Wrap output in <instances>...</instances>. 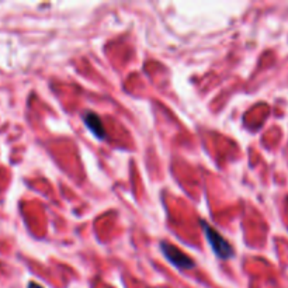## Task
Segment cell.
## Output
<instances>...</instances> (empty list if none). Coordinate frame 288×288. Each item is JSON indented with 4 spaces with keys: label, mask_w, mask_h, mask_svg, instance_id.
<instances>
[{
    "label": "cell",
    "mask_w": 288,
    "mask_h": 288,
    "mask_svg": "<svg viewBox=\"0 0 288 288\" xmlns=\"http://www.w3.org/2000/svg\"><path fill=\"white\" fill-rule=\"evenodd\" d=\"M200 223H201V227H203L205 238L208 240L211 249H212V252L215 253L216 258L221 259V260H228V259L232 258L235 252L228 240L225 239L222 235L219 234L215 228H212L211 225H208V223L203 221V219L200 221Z\"/></svg>",
    "instance_id": "obj_1"
},
{
    "label": "cell",
    "mask_w": 288,
    "mask_h": 288,
    "mask_svg": "<svg viewBox=\"0 0 288 288\" xmlns=\"http://www.w3.org/2000/svg\"><path fill=\"white\" fill-rule=\"evenodd\" d=\"M161 250H162L163 256L168 259L174 267H177L180 270H190L196 266L191 258H188L183 250L169 242H161Z\"/></svg>",
    "instance_id": "obj_2"
},
{
    "label": "cell",
    "mask_w": 288,
    "mask_h": 288,
    "mask_svg": "<svg viewBox=\"0 0 288 288\" xmlns=\"http://www.w3.org/2000/svg\"><path fill=\"white\" fill-rule=\"evenodd\" d=\"M83 120L86 126L90 130L91 134H93L96 138L99 139L106 138V128L103 125V122L99 115L94 114V113H91V111H87V113H84Z\"/></svg>",
    "instance_id": "obj_3"
},
{
    "label": "cell",
    "mask_w": 288,
    "mask_h": 288,
    "mask_svg": "<svg viewBox=\"0 0 288 288\" xmlns=\"http://www.w3.org/2000/svg\"><path fill=\"white\" fill-rule=\"evenodd\" d=\"M28 288H44V287H41V285H38L37 282H30V284H28Z\"/></svg>",
    "instance_id": "obj_4"
}]
</instances>
